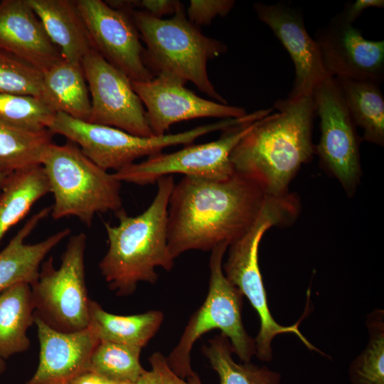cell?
<instances>
[{"label":"cell","instance_id":"cell-25","mask_svg":"<svg viewBox=\"0 0 384 384\" xmlns=\"http://www.w3.org/2000/svg\"><path fill=\"white\" fill-rule=\"evenodd\" d=\"M362 140L383 146L384 97L380 84L370 81L334 78Z\"/></svg>","mask_w":384,"mask_h":384},{"label":"cell","instance_id":"cell-31","mask_svg":"<svg viewBox=\"0 0 384 384\" xmlns=\"http://www.w3.org/2000/svg\"><path fill=\"white\" fill-rule=\"evenodd\" d=\"M42 92L43 73L0 50V94L29 95L41 99Z\"/></svg>","mask_w":384,"mask_h":384},{"label":"cell","instance_id":"cell-38","mask_svg":"<svg viewBox=\"0 0 384 384\" xmlns=\"http://www.w3.org/2000/svg\"><path fill=\"white\" fill-rule=\"evenodd\" d=\"M7 175L0 172V190L4 183Z\"/></svg>","mask_w":384,"mask_h":384},{"label":"cell","instance_id":"cell-22","mask_svg":"<svg viewBox=\"0 0 384 384\" xmlns=\"http://www.w3.org/2000/svg\"><path fill=\"white\" fill-rule=\"evenodd\" d=\"M163 321V312L157 310L133 315H117L106 311L95 301L90 299L89 303V326L100 341L142 349L157 333Z\"/></svg>","mask_w":384,"mask_h":384},{"label":"cell","instance_id":"cell-2","mask_svg":"<svg viewBox=\"0 0 384 384\" xmlns=\"http://www.w3.org/2000/svg\"><path fill=\"white\" fill-rule=\"evenodd\" d=\"M272 108L277 112L259 120L233 149L230 160L234 173L266 196H282L290 193V183L315 154L316 112L312 95L277 100Z\"/></svg>","mask_w":384,"mask_h":384},{"label":"cell","instance_id":"cell-27","mask_svg":"<svg viewBox=\"0 0 384 384\" xmlns=\"http://www.w3.org/2000/svg\"><path fill=\"white\" fill-rule=\"evenodd\" d=\"M48 130L33 132L0 122V172L9 175L16 171L41 165L52 144Z\"/></svg>","mask_w":384,"mask_h":384},{"label":"cell","instance_id":"cell-24","mask_svg":"<svg viewBox=\"0 0 384 384\" xmlns=\"http://www.w3.org/2000/svg\"><path fill=\"white\" fill-rule=\"evenodd\" d=\"M48 193L50 185L42 165L7 175L0 190V242L26 215L33 205Z\"/></svg>","mask_w":384,"mask_h":384},{"label":"cell","instance_id":"cell-17","mask_svg":"<svg viewBox=\"0 0 384 384\" xmlns=\"http://www.w3.org/2000/svg\"><path fill=\"white\" fill-rule=\"evenodd\" d=\"M34 324L40 344L39 362L26 384H63L88 370L91 355L100 341L90 326L62 332L38 318Z\"/></svg>","mask_w":384,"mask_h":384},{"label":"cell","instance_id":"cell-23","mask_svg":"<svg viewBox=\"0 0 384 384\" xmlns=\"http://www.w3.org/2000/svg\"><path fill=\"white\" fill-rule=\"evenodd\" d=\"M31 286L19 282L0 292V356L4 359L26 351L28 328L34 324Z\"/></svg>","mask_w":384,"mask_h":384},{"label":"cell","instance_id":"cell-26","mask_svg":"<svg viewBox=\"0 0 384 384\" xmlns=\"http://www.w3.org/2000/svg\"><path fill=\"white\" fill-rule=\"evenodd\" d=\"M202 353L218 373L219 384H280V374L266 366L236 363L230 342L221 333L202 346Z\"/></svg>","mask_w":384,"mask_h":384},{"label":"cell","instance_id":"cell-1","mask_svg":"<svg viewBox=\"0 0 384 384\" xmlns=\"http://www.w3.org/2000/svg\"><path fill=\"white\" fill-rule=\"evenodd\" d=\"M266 196L255 183L235 173L221 180L184 176L174 184L169 201L171 257L231 244L253 225Z\"/></svg>","mask_w":384,"mask_h":384},{"label":"cell","instance_id":"cell-3","mask_svg":"<svg viewBox=\"0 0 384 384\" xmlns=\"http://www.w3.org/2000/svg\"><path fill=\"white\" fill-rule=\"evenodd\" d=\"M157 191L149 207L139 215L129 216L122 210L119 224L104 223L108 249L99 268L110 289L118 296L133 294L140 282L155 284L156 267L170 271L174 259L168 247V206L174 186L173 176L156 181Z\"/></svg>","mask_w":384,"mask_h":384},{"label":"cell","instance_id":"cell-13","mask_svg":"<svg viewBox=\"0 0 384 384\" xmlns=\"http://www.w3.org/2000/svg\"><path fill=\"white\" fill-rule=\"evenodd\" d=\"M94 48L133 82L151 80L146 67L144 48L132 12L110 6L101 0L75 1Z\"/></svg>","mask_w":384,"mask_h":384},{"label":"cell","instance_id":"cell-39","mask_svg":"<svg viewBox=\"0 0 384 384\" xmlns=\"http://www.w3.org/2000/svg\"><path fill=\"white\" fill-rule=\"evenodd\" d=\"M63 384H69V383H63Z\"/></svg>","mask_w":384,"mask_h":384},{"label":"cell","instance_id":"cell-7","mask_svg":"<svg viewBox=\"0 0 384 384\" xmlns=\"http://www.w3.org/2000/svg\"><path fill=\"white\" fill-rule=\"evenodd\" d=\"M229 244L223 242L210 252L209 284L201 307L191 316L178 343L166 360L173 371L182 378L193 376L191 352L195 342L206 333L221 331L230 342L233 353L243 363L255 355V340L247 333L242 320V292L225 276L223 259Z\"/></svg>","mask_w":384,"mask_h":384},{"label":"cell","instance_id":"cell-21","mask_svg":"<svg viewBox=\"0 0 384 384\" xmlns=\"http://www.w3.org/2000/svg\"><path fill=\"white\" fill-rule=\"evenodd\" d=\"M86 82L81 63L63 59L43 73L41 99L55 112L88 122L91 100Z\"/></svg>","mask_w":384,"mask_h":384},{"label":"cell","instance_id":"cell-19","mask_svg":"<svg viewBox=\"0 0 384 384\" xmlns=\"http://www.w3.org/2000/svg\"><path fill=\"white\" fill-rule=\"evenodd\" d=\"M50 212L51 206L33 215L0 252V292L19 282L33 284L46 255L70 235V229L64 228L41 242L26 243V239Z\"/></svg>","mask_w":384,"mask_h":384},{"label":"cell","instance_id":"cell-12","mask_svg":"<svg viewBox=\"0 0 384 384\" xmlns=\"http://www.w3.org/2000/svg\"><path fill=\"white\" fill-rule=\"evenodd\" d=\"M91 96L88 122L113 127L129 134L154 136L144 105L132 80L95 48L81 61Z\"/></svg>","mask_w":384,"mask_h":384},{"label":"cell","instance_id":"cell-28","mask_svg":"<svg viewBox=\"0 0 384 384\" xmlns=\"http://www.w3.org/2000/svg\"><path fill=\"white\" fill-rule=\"evenodd\" d=\"M142 348L100 341L95 348L89 369L119 384H134L146 370L140 363Z\"/></svg>","mask_w":384,"mask_h":384},{"label":"cell","instance_id":"cell-15","mask_svg":"<svg viewBox=\"0 0 384 384\" xmlns=\"http://www.w3.org/2000/svg\"><path fill=\"white\" fill-rule=\"evenodd\" d=\"M314 39L329 78L383 81L384 41L366 38L339 13L316 32Z\"/></svg>","mask_w":384,"mask_h":384},{"label":"cell","instance_id":"cell-36","mask_svg":"<svg viewBox=\"0 0 384 384\" xmlns=\"http://www.w3.org/2000/svg\"><path fill=\"white\" fill-rule=\"evenodd\" d=\"M69 384H119L90 370L85 371L72 379Z\"/></svg>","mask_w":384,"mask_h":384},{"label":"cell","instance_id":"cell-20","mask_svg":"<svg viewBox=\"0 0 384 384\" xmlns=\"http://www.w3.org/2000/svg\"><path fill=\"white\" fill-rule=\"evenodd\" d=\"M42 23L52 43L63 58L81 63L94 48L87 28L77 9L75 1L26 0Z\"/></svg>","mask_w":384,"mask_h":384},{"label":"cell","instance_id":"cell-9","mask_svg":"<svg viewBox=\"0 0 384 384\" xmlns=\"http://www.w3.org/2000/svg\"><path fill=\"white\" fill-rule=\"evenodd\" d=\"M86 235H71L56 269L52 257L40 268L31 285L34 318L62 332H74L89 326V303L85 283Z\"/></svg>","mask_w":384,"mask_h":384},{"label":"cell","instance_id":"cell-30","mask_svg":"<svg viewBox=\"0 0 384 384\" xmlns=\"http://www.w3.org/2000/svg\"><path fill=\"white\" fill-rule=\"evenodd\" d=\"M56 112L43 100L29 95L0 94V122L24 131L48 129Z\"/></svg>","mask_w":384,"mask_h":384},{"label":"cell","instance_id":"cell-29","mask_svg":"<svg viewBox=\"0 0 384 384\" xmlns=\"http://www.w3.org/2000/svg\"><path fill=\"white\" fill-rule=\"evenodd\" d=\"M369 339L348 369L352 384H384V313L375 309L366 320Z\"/></svg>","mask_w":384,"mask_h":384},{"label":"cell","instance_id":"cell-14","mask_svg":"<svg viewBox=\"0 0 384 384\" xmlns=\"http://www.w3.org/2000/svg\"><path fill=\"white\" fill-rule=\"evenodd\" d=\"M186 82L171 75L159 74L145 82H133L132 87L146 107V118L154 136L166 134L179 122L203 118H239L247 112L196 95L185 87Z\"/></svg>","mask_w":384,"mask_h":384},{"label":"cell","instance_id":"cell-35","mask_svg":"<svg viewBox=\"0 0 384 384\" xmlns=\"http://www.w3.org/2000/svg\"><path fill=\"white\" fill-rule=\"evenodd\" d=\"M383 7V0H356L354 2H346L339 14L345 21L353 24L366 9Z\"/></svg>","mask_w":384,"mask_h":384},{"label":"cell","instance_id":"cell-34","mask_svg":"<svg viewBox=\"0 0 384 384\" xmlns=\"http://www.w3.org/2000/svg\"><path fill=\"white\" fill-rule=\"evenodd\" d=\"M134 8H140L150 15L161 18L165 15L175 14L183 5L176 0H142L133 1Z\"/></svg>","mask_w":384,"mask_h":384},{"label":"cell","instance_id":"cell-11","mask_svg":"<svg viewBox=\"0 0 384 384\" xmlns=\"http://www.w3.org/2000/svg\"><path fill=\"white\" fill-rule=\"evenodd\" d=\"M259 120L227 128L223 130L220 138L210 142L184 145L183 148L173 153L161 152L149 156L146 160L134 163L112 175L120 182L140 186L156 183L159 178L175 174L215 180L228 178L234 174L230 160L232 151Z\"/></svg>","mask_w":384,"mask_h":384},{"label":"cell","instance_id":"cell-18","mask_svg":"<svg viewBox=\"0 0 384 384\" xmlns=\"http://www.w3.org/2000/svg\"><path fill=\"white\" fill-rule=\"evenodd\" d=\"M0 50L42 73L63 59L26 0L0 1Z\"/></svg>","mask_w":384,"mask_h":384},{"label":"cell","instance_id":"cell-5","mask_svg":"<svg viewBox=\"0 0 384 384\" xmlns=\"http://www.w3.org/2000/svg\"><path fill=\"white\" fill-rule=\"evenodd\" d=\"M132 16L146 46L144 63L154 77L169 74L191 81L212 99L228 104L207 72L208 60L226 52L225 43L203 35L189 21L183 6L169 19L156 18L142 10H134Z\"/></svg>","mask_w":384,"mask_h":384},{"label":"cell","instance_id":"cell-37","mask_svg":"<svg viewBox=\"0 0 384 384\" xmlns=\"http://www.w3.org/2000/svg\"><path fill=\"white\" fill-rule=\"evenodd\" d=\"M6 363L4 359L0 356V375L4 371Z\"/></svg>","mask_w":384,"mask_h":384},{"label":"cell","instance_id":"cell-6","mask_svg":"<svg viewBox=\"0 0 384 384\" xmlns=\"http://www.w3.org/2000/svg\"><path fill=\"white\" fill-rule=\"evenodd\" d=\"M54 202V220L74 216L90 226L95 214L124 210L121 182L90 160L74 143L51 144L42 161Z\"/></svg>","mask_w":384,"mask_h":384},{"label":"cell","instance_id":"cell-33","mask_svg":"<svg viewBox=\"0 0 384 384\" xmlns=\"http://www.w3.org/2000/svg\"><path fill=\"white\" fill-rule=\"evenodd\" d=\"M235 5L233 0H191L187 18L196 26H206L217 16H225Z\"/></svg>","mask_w":384,"mask_h":384},{"label":"cell","instance_id":"cell-8","mask_svg":"<svg viewBox=\"0 0 384 384\" xmlns=\"http://www.w3.org/2000/svg\"><path fill=\"white\" fill-rule=\"evenodd\" d=\"M218 129V124L212 123L176 134L144 137L113 127L80 120L63 112H56L48 127L53 134L64 136L78 145L97 166L115 172L134 164L140 157L160 154L169 146L193 144L197 138Z\"/></svg>","mask_w":384,"mask_h":384},{"label":"cell","instance_id":"cell-10","mask_svg":"<svg viewBox=\"0 0 384 384\" xmlns=\"http://www.w3.org/2000/svg\"><path fill=\"white\" fill-rule=\"evenodd\" d=\"M312 97L321 130L315 154L324 169L338 180L348 197H352L362 175V138L357 134V127L335 78H329L318 85Z\"/></svg>","mask_w":384,"mask_h":384},{"label":"cell","instance_id":"cell-16","mask_svg":"<svg viewBox=\"0 0 384 384\" xmlns=\"http://www.w3.org/2000/svg\"><path fill=\"white\" fill-rule=\"evenodd\" d=\"M253 9L260 21L266 24L289 54L295 76L290 99L311 95L321 82L329 78L316 43L306 29L302 11L290 2L272 4L257 2Z\"/></svg>","mask_w":384,"mask_h":384},{"label":"cell","instance_id":"cell-32","mask_svg":"<svg viewBox=\"0 0 384 384\" xmlns=\"http://www.w3.org/2000/svg\"><path fill=\"white\" fill-rule=\"evenodd\" d=\"M149 370H145L134 384H203L199 375L195 373L188 378H182L170 368L166 357L161 352L154 353L149 358Z\"/></svg>","mask_w":384,"mask_h":384},{"label":"cell","instance_id":"cell-4","mask_svg":"<svg viewBox=\"0 0 384 384\" xmlns=\"http://www.w3.org/2000/svg\"><path fill=\"white\" fill-rule=\"evenodd\" d=\"M301 210L299 198L293 193L266 196L261 210L250 228L229 245L228 257L223 265L226 278L235 286L257 312L260 326L255 340V355L263 361L272 359V342L279 334L292 333L311 351H320L298 328L279 324L272 316L258 263L259 245L265 233L272 227L290 225Z\"/></svg>","mask_w":384,"mask_h":384}]
</instances>
